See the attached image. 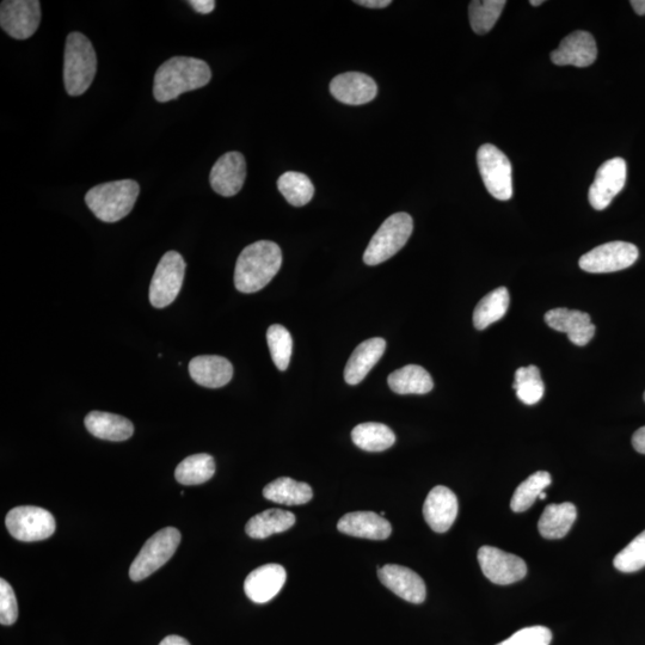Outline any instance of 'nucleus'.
I'll return each instance as SVG.
<instances>
[{"mask_svg": "<svg viewBox=\"0 0 645 645\" xmlns=\"http://www.w3.org/2000/svg\"><path fill=\"white\" fill-rule=\"evenodd\" d=\"M267 342L270 355L279 371H286L290 366L293 353V339L284 325L274 324L267 331Z\"/></svg>", "mask_w": 645, "mask_h": 645, "instance_id": "c9c22d12", "label": "nucleus"}, {"mask_svg": "<svg viewBox=\"0 0 645 645\" xmlns=\"http://www.w3.org/2000/svg\"><path fill=\"white\" fill-rule=\"evenodd\" d=\"M5 525L12 537L24 543L40 542L52 537L55 532L52 513L33 506L12 509L6 515Z\"/></svg>", "mask_w": 645, "mask_h": 645, "instance_id": "6e6552de", "label": "nucleus"}, {"mask_svg": "<svg viewBox=\"0 0 645 645\" xmlns=\"http://www.w3.org/2000/svg\"><path fill=\"white\" fill-rule=\"evenodd\" d=\"M41 23L38 0H4L0 6V26L16 40L32 38Z\"/></svg>", "mask_w": 645, "mask_h": 645, "instance_id": "9b49d317", "label": "nucleus"}, {"mask_svg": "<svg viewBox=\"0 0 645 645\" xmlns=\"http://www.w3.org/2000/svg\"><path fill=\"white\" fill-rule=\"evenodd\" d=\"M390 389L398 395H426L433 390L434 383L425 368L408 365L390 374L387 379Z\"/></svg>", "mask_w": 645, "mask_h": 645, "instance_id": "393cba45", "label": "nucleus"}, {"mask_svg": "<svg viewBox=\"0 0 645 645\" xmlns=\"http://www.w3.org/2000/svg\"><path fill=\"white\" fill-rule=\"evenodd\" d=\"M514 389L516 396L526 405L542 401L545 386L537 366L520 367L515 373Z\"/></svg>", "mask_w": 645, "mask_h": 645, "instance_id": "72a5a7b5", "label": "nucleus"}, {"mask_svg": "<svg viewBox=\"0 0 645 645\" xmlns=\"http://www.w3.org/2000/svg\"><path fill=\"white\" fill-rule=\"evenodd\" d=\"M542 4H544L543 0H536V2H534V0H532V2H531L532 6H539V5H542Z\"/></svg>", "mask_w": 645, "mask_h": 645, "instance_id": "a18cd8bd", "label": "nucleus"}, {"mask_svg": "<svg viewBox=\"0 0 645 645\" xmlns=\"http://www.w3.org/2000/svg\"><path fill=\"white\" fill-rule=\"evenodd\" d=\"M188 4L192 5V8L202 15L211 14L215 9L214 0H189Z\"/></svg>", "mask_w": 645, "mask_h": 645, "instance_id": "ea45409f", "label": "nucleus"}, {"mask_svg": "<svg viewBox=\"0 0 645 645\" xmlns=\"http://www.w3.org/2000/svg\"><path fill=\"white\" fill-rule=\"evenodd\" d=\"M640 256L636 245L611 242L600 245L580 258V268L587 273L605 274L629 268Z\"/></svg>", "mask_w": 645, "mask_h": 645, "instance_id": "9d476101", "label": "nucleus"}, {"mask_svg": "<svg viewBox=\"0 0 645 645\" xmlns=\"http://www.w3.org/2000/svg\"><path fill=\"white\" fill-rule=\"evenodd\" d=\"M140 193L138 182L121 180L98 184L85 195L86 205L104 223H116L132 212Z\"/></svg>", "mask_w": 645, "mask_h": 645, "instance_id": "7ed1b4c3", "label": "nucleus"}, {"mask_svg": "<svg viewBox=\"0 0 645 645\" xmlns=\"http://www.w3.org/2000/svg\"><path fill=\"white\" fill-rule=\"evenodd\" d=\"M245 178H247V163L242 153L227 152L214 164L210 182L215 193L231 198L241 192Z\"/></svg>", "mask_w": 645, "mask_h": 645, "instance_id": "2eb2a0df", "label": "nucleus"}, {"mask_svg": "<svg viewBox=\"0 0 645 645\" xmlns=\"http://www.w3.org/2000/svg\"><path fill=\"white\" fill-rule=\"evenodd\" d=\"M458 509L456 494L444 485H438L427 496L423 516L434 532L445 533L456 521Z\"/></svg>", "mask_w": 645, "mask_h": 645, "instance_id": "6ab92c4d", "label": "nucleus"}, {"mask_svg": "<svg viewBox=\"0 0 645 645\" xmlns=\"http://www.w3.org/2000/svg\"><path fill=\"white\" fill-rule=\"evenodd\" d=\"M577 511L573 503L550 505L540 516L538 530L545 539H561L569 533L576 520Z\"/></svg>", "mask_w": 645, "mask_h": 645, "instance_id": "a878e982", "label": "nucleus"}, {"mask_svg": "<svg viewBox=\"0 0 645 645\" xmlns=\"http://www.w3.org/2000/svg\"><path fill=\"white\" fill-rule=\"evenodd\" d=\"M330 92L341 103L361 106L377 97L378 85L365 73L346 72L331 81Z\"/></svg>", "mask_w": 645, "mask_h": 645, "instance_id": "dca6fc26", "label": "nucleus"}, {"mask_svg": "<svg viewBox=\"0 0 645 645\" xmlns=\"http://www.w3.org/2000/svg\"><path fill=\"white\" fill-rule=\"evenodd\" d=\"M184 274H186V262L176 251H169L162 257L153 275L150 286V301L152 306L163 309L174 303L180 293Z\"/></svg>", "mask_w": 645, "mask_h": 645, "instance_id": "1a4fd4ad", "label": "nucleus"}, {"mask_svg": "<svg viewBox=\"0 0 645 645\" xmlns=\"http://www.w3.org/2000/svg\"><path fill=\"white\" fill-rule=\"evenodd\" d=\"M545 322L558 333L567 334L570 342L575 346H586L595 335V325L586 312L561 307L546 313Z\"/></svg>", "mask_w": 645, "mask_h": 645, "instance_id": "a211bd4d", "label": "nucleus"}, {"mask_svg": "<svg viewBox=\"0 0 645 645\" xmlns=\"http://www.w3.org/2000/svg\"><path fill=\"white\" fill-rule=\"evenodd\" d=\"M296 524V515L282 509H268L251 518L245 532L254 539H264L290 530Z\"/></svg>", "mask_w": 645, "mask_h": 645, "instance_id": "cd10ccee", "label": "nucleus"}, {"mask_svg": "<svg viewBox=\"0 0 645 645\" xmlns=\"http://www.w3.org/2000/svg\"><path fill=\"white\" fill-rule=\"evenodd\" d=\"M644 401H645V392H644Z\"/></svg>", "mask_w": 645, "mask_h": 645, "instance_id": "49530a36", "label": "nucleus"}, {"mask_svg": "<svg viewBox=\"0 0 645 645\" xmlns=\"http://www.w3.org/2000/svg\"><path fill=\"white\" fill-rule=\"evenodd\" d=\"M598 57L597 42L588 32L571 33L551 53L552 63L558 66H591Z\"/></svg>", "mask_w": 645, "mask_h": 645, "instance_id": "f3484780", "label": "nucleus"}, {"mask_svg": "<svg viewBox=\"0 0 645 645\" xmlns=\"http://www.w3.org/2000/svg\"><path fill=\"white\" fill-rule=\"evenodd\" d=\"M509 293L506 287L496 288L490 292L476 306L473 312V325L477 330H484L491 324L499 322L508 311Z\"/></svg>", "mask_w": 645, "mask_h": 645, "instance_id": "c85d7f7f", "label": "nucleus"}, {"mask_svg": "<svg viewBox=\"0 0 645 645\" xmlns=\"http://www.w3.org/2000/svg\"><path fill=\"white\" fill-rule=\"evenodd\" d=\"M352 439L361 450L383 452L395 445L396 435L383 423L367 422L353 429Z\"/></svg>", "mask_w": 645, "mask_h": 645, "instance_id": "c756f323", "label": "nucleus"}, {"mask_svg": "<svg viewBox=\"0 0 645 645\" xmlns=\"http://www.w3.org/2000/svg\"><path fill=\"white\" fill-rule=\"evenodd\" d=\"M189 373L196 384L219 389L231 382L233 366L223 356L202 355L190 361Z\"/></svg>", "mask_w": 645, "mask_h": 645, "instance_id": "412c9836", "label": "nucleus"}, {"mask_svg": "<svg viewBox=\"0 0 645 645\" xmlns=\"http://www.w3.org/2000/svg\"><path fill=\"white\" fill-rule=\"evenodd\" d=\"M181 543V533L174 527L163 528L147 540L143 549L129 568V577L134 582L143 581L174 556Z\"/></svg>", "mask_w": 645, "mask_h": 645, "instance_id": "423d86ee", "label": "nucleus"}, {"mask_svg": "<svg viewBox=\"0 0 645 645\" xmlns=\"http://www.w3.org/2000/svg\"><path fill=\"white\" fill-rule=\"evenodd\" d=\"M613 564L622 573H636L645 567V531L619 552Z\"/></svg>", "mask_w": 645, "mask_h": 645, "instance_id": "e433bc0d", "label": "nucleus"}, {"mask_svg": "<svg viewBox=\"0 0 645 645\" xmlns=\"http://www.w3.org/2000/svg\"><path fill=\"white\" fill-rule=\"evenodd\" d=\"M159 645H190V643L180 636H168Z\"/></svg>", "mask_w": 645, "mask_h": 645, "instance_id": "37998d69", "label": "nucleus"}, {"mask_svg": "<svg viewBox=\"0 0 645 645\" xmlns=\"http://www.w3.org/2000/svg\"><path fill=\"white\" fill-rule=\"evenodd\" d=\"M506 4L505 0H473L469 6L473 32L479 35L489 33L499 20Z\"/></svg>", "mask_w": 645, "mask_h": 645, "instance_id": "f704fd0d", "label": "nucleus"}, {"mask_svg": "<svg viewBox=\"0 0 645 645\" xmlns=\"http://www.w3.org/2000/svg\"><path fill=\"white\" fill-rule=\"evenodd\" d=\"M632 8L637 12L638 15H645V0H632L630 2Z\"/></svg>", "mask_w": 645, "mask_h": 645, "instance_id": "c03bdc74", "label": "nucleus"}, {"mask_svg": "<svg viewBox=\"0 0 645 645\" xmlns=\"http://www.w3.org/2000/svg\"><path fill=\"white\" fill-rule=\"evenodd\" d=\"M212 72L204 60L175 57L159 67L153 83V95L158 102L175 100L184 92L204 88L210 83Z\"/></svg>", "mask_w": 645, "mask_h": 645, "instance_id": "f257e3e1", "label": "nucleus"}, {"mask_svg": "<svg viewBox=\"0 0 645 645\" xmlns=\"http://www.w3.org/2000/svg\"><path fill=\"white\" fill-rule=\"evenodd\" d=\"M85 427L98 439L126 441L134 433L133 423L124 416L92 411L85 417Z\"/></svg>", "mask_w": 645, "mask_h": 645, "instance_id": "b1692460", "label": "nucleus"}, {"mask_svg": "<svg viewBox=\"0 0 645 645\" xmlns=\"http://www.w3.org/2000/svg\"><path fill=\"white\" fill-rule=\"evenodd\" d=\"M378 577L386 588L411 604H422L426 600L425 581L409 568L397 564H386L378 569Z\"/></svg>", "mask_w": 645, "mask_h": 645, "instance_id": "4468645a", "label": "nucleus"}, {"mask_svg": "<svg viewBox=\"0 0 645 645\" xmlns=\"http://www.w3.org/2000/svg\"><path fill=\"white\" fill-rule=\"evenodd\" d=\"M552 632L545 626L521 629L497 645H550Z\"/></svg>", "mask_w": 645, "mask_h": 645, "instance_id": "4c0bfd02", "label": "nucleus"}, {"mask_svg": "<svg viewBox=\"0 0 645 645\" xmlns=\"http://www.w3.org/2000/svg\"><path fill=\"white\" fill-rule=\"evenodd\" d=\"M626 174L628 168L623 158H613L601 165L588 194L589 204L594 210L602 211L611 205L624 189Z\"/></svg>", "mask_w": 645, "mask_h": 645, "instance_id": "ddd939ff", "label": "nucleus"}, {"mask_svg": "<svg viewBox=\"0 0 645 645\" xmlns=\"http://www.w3.org/2000/svg\"><path fill=\"white\" fill-rule=\"evenodd\" d=\"M97 57L94 46L85 35L67 36L64 59V82L67 94L81 96L94 82Z\"/></svg>", "mask_w": 645, "mask_h": 645, "instance_id": "20e7f679", "label": "nucleus"}, {"mask_svg": "<svg viewBox=\"0 0 645 645\" xmlns=\"http://www.w3.org/2000/svg\"><path fill=\"white\" fill-rule=\"evenodd\" d=\"M337 528L347 536L371 540H385L392 533L390 522L373 512L348 513L339 521Z\"/></svg>", "mask_w": 645, "mask_h": 645, "instance_id": "4be33fe9", "label": "nucleus"}, {"mask_svg": "<svg viewBox=\"0 0 645 645\" xmlns=\"http://www.w3.org/2000/svg\"><path fill=\"white\" fill-rule=\"evenodd\" d=\"M215 462L210 454H194L177 466L175 477L183 485L204 484L214 476Z\"/></svg>", "mask_w": 645, "mask_h": 645, "instance_id": "7c9ffc66", "label": "nucleus"}, {"mask_svg": "<svg viewBox=\"0 0 645 645\" xmlns=\"http://www.w3.org/2000/svg\"><path fill=\"white\" fill-rule=\"evenodd\" d=\"M632 446L638 453L645 454V427L638 429L632 436Z\"/></svg>", "mask_w": 645, "mask_h": 645, "instance_id": "a19ab883", "label": "nucleus"}, {"mask_svg": "<svg viewBox=\"0 0 645 645\" xmlns=\"http://www.w3.org/2000/svg\"><path fill=\"white\" fill-rule=\"evenodd\" d=\"M282 251L278 244L260 241L250 244L239 255L235 269V286L242 293H256L279 273Z\"/></svg>", "mask_w": 645, "mask_h": 645, "instance_id": "f03ea898", "label": "nucleus"}, {"mask_svg": "<svg viewBox=\"0 0 645 645\" xmlns=\"http://www.w3.org/2000/svg\"><path fill=\"white\" fill-rule=\"evenodd\" d=\"M278 188L288 204L303 207L312 200L315 187L309 177L301 172L287 171L279 178Z\"/></svg>", "mask_w": 645, "mask_h": 645, "instance_id": "2f4dec72", "label": "nucleus"}, {"mask_svg": "<svg viewBox=\"0 0 645 645\" xmlns=\"http://www.w3.org/2000/svg\"><path fill=\"white\" fill-rule=\"evenodd\" d=\"M479 172L485 188L500 201L511 200L513 196V168L508 157L496 146L485 144L477 152Z\"/></svg>", "mask_w": 645, "mask_h": 645, "instance_id": "0eeeda50", "label": "nucleus"}, {"mask_svg": "<svg viewBox=\"0 0 645 645\" xmlns=\"http://www.w3.org/2000/svg\"><path fill=\"white\" fill-rule=\"evenodd\" d=\"M18 618V606L14 589L4 579L0 580V623L12 625Z\"/></svg>", "mask_w": 645, "mask_h": 645, "instance_id": "58836bf2", "label": "nucleus"}, {"mask_svg": "<svg viewBox=\"0 0 645 645\" xmlns=\"http://www.w3.org/2000/svg\"><path fill=\"white\" fill-rule=\"evenodd\" d=\"M414 230V221L407 213H396L387 218L371 239L364 254L367 266L390 260L408 243Z\"/></svg>", "mask_w": 645, "mask_h": 645, "instance_id": "39448f33", "label": "nucleus"}, {"mask_svg": "<svg viewBox=\"0 0 645 645\" xmlns=\"http://www.w3.org/2000/svg\"><path fill=\"white\" fill-rule=\"evenodd\" d=\"M478 562L484 576L495 585H512L524 579L527 574L524 559L493 546H483L479 549Z\"/></svg>", "mask_w": 645, "mask_h": 645, "instance_id": "f8f14e48", "label": "nucleus"}, {"mask_svg": "<svg viewBox=\"0 0 645 645\" xmlns=\"http://www.w3.org/2000/svg\"><path fill=\"white\" fill-rule=\"evenodd\" d=\"M552 478L549 472L538 471L522 482L512 497L511 508L515 513L526 512L539 500V496L549 487Z\"/></svg>", "mask_w": 645, "mask_h": 645, "instance_id": "473e14b6", "label": "nucleus"}, {"mask_svg": "<svg viewBox=\"0 0 645 645\" xmlns=\"http://www.w3.org/2000/svg\"><path fill=\"white\" fill-rule=\"evenodd\" d=\"M287 573L280 564H266L251 571L244 582L247 597L256 604H266L274 599L285 586Z\"/></svg>", "mask_w": 645, "mask_h": 645, "instance_id": "aec40b11", "label": "nucleus"}, {"mask_svg": "<svg viewBox=\"0 0 645 645\" xmlns=\"http://www.w3.org/2000/svg\"><path fill=\"white\" fill-rule=\"evenodd\" d=\"M267 500L286 506H301L310 502L313 491L309 484L294 481L290 477H280L263 489Z\"/></svg>", "mask_w": 645, "mask_h": 645, "instance_id": "bb28decb", "label": "nucleus"}, {"mask_svg": "<svg viewBox=\"0 0 645 645\" xmlns=\"http://www.w3.org/2000/svg\"><path fill=\"white\" fill-rule=\"evenodd\" d=\"M355 4L365 6L370 9H384L391 5V0H356Z\"/></svg>", "mask_w": 645, "mask_h": 645, "instance_id": "79ce46f5", "label": "nucleus"}, {"mask_svg": "<svg viewBox=\"0 0 645 645\" xmlns=\"http://www.w3.org/2000/svg\"><path fill=\"white\" fill-rule=\"evenodd\" d=\"M386 341L384 339H370L359 344L350 356L344 380L349 385H358L364 380L372 368L376 366L385 353Z\"/></svg>", "mask_w": 645, "mask_h": 645, "instance_id": "5701e85b", "label": "nucleus"}]
</instances>
